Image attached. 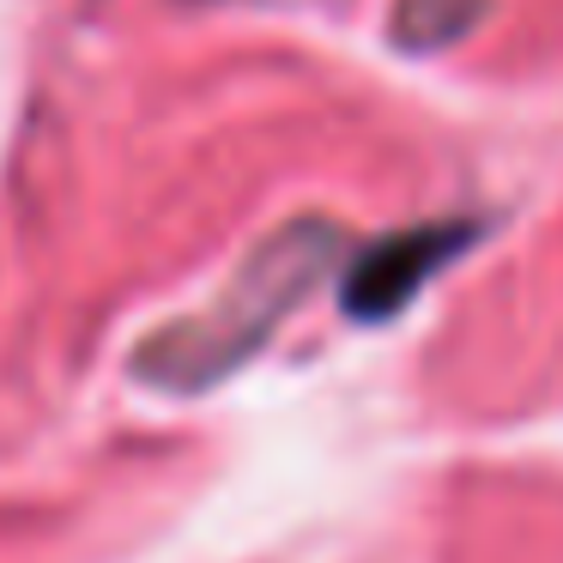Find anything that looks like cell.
<instances>
[{"instance_id": "cell-1", "label": "cell", "mask_w": 563, "mask_h": 563, "mask_svg": "<svg viewBox=\"0 0 563 563\" xmlns=\"http://www.w3.org/2000/svg\"><path fill=\"white\" fill-rule=\"evenodd\" d=\"M333 255H340V231L328 219H297L285 231H273L207 309L146 333V345L134 352V376L164 394L212 388L249 352H261L267 333L328 279Z\"/></svg>"}, {"instance_id": "cell-3", "label": "cell", "mask_w": 563, "mask_h": 563, "mask_svg": "<svg viewBox=\"0 0 563 563\" xmlns=\"http://www.w3.org/2000/svg\"><path fill=\"white\" fill-rule=\"evenodd\" d=\"M478 0H406L400 7V43L406 49H442V43H454L466 25H473Z\"/></svg>"}, {"instance_id": "cell-2", "label": "cell", "mask_w": 563, "mask_h": 563, "mask_svg": "<svg viewBox=\"0 0 563 563\" xmlns=\"http://www.w3.org/2000/svg\"><path fill=\"white\" fill-rule=\"evenodd\" d=\"M466 224H418V231L400 236H382L376 249L352 261L345 273V309L357 321H382V316H400L442 267L466 249Z\"/></svg>"}]
</instances>
